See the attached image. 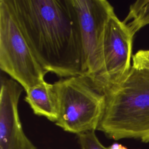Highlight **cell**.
<instances>
[{
    "mask_svg": "<svg viewBox=\"0 0 149 149\" xmlns=\"http://www.w3.org/2000/svg\"><path fill=\"white\" fill-rule=\"evenodd\" d=\"M108 149H128L126 147L118 143H115L109 146Z\"/></svg>",
    "mask_w": 149,
    "mask_h": 149,
    "instance_id": "cell-12",
    "label": "cell"
},
{
    "mask_svg": "<svg viewBox=\"0 0 149 149\" xmlns=\"http://www.w3.org/2000/svg\"><path fill=\"white\" fill-rule=\"evenodd\" d=\"M53 84L58 104L55 125L77 135L96 130L105 109V92L86 75L61 78Z\"/></svg>",
    "mask_w": 149,
    "mask_h": 149,
    "instance_id": "cell-3",
    "label": "cell"
},
{
    "mask_svg": "<svg viewBox=\"0 0 149 149\" xmlns=\"http://www.w3.org/2000/svg\"><path fill=\"white\" fill-rule=\"evenodd\" d=\"M133 37L113 10L105 29L103 68L94 81L106 95L123 80L130 70Z\"/></svg>",
    "mask_w": 149,
    "mask_h": 149,
    "instance_id": "cell-6",
    "label": "cell"
},
{
    "mask_svg": "<svg viewBox=\"0 0 149 149\" xmlns=\"http://www.w3.org/2000/svg\"><path fill=\"white\" fill-rule=\"evenodd\" d=\"M24 101L33 113L55 123L58 118V98L54 84L45 81L26 91Z\"/></svg>",
    "mask_w": 149,
    "mask_h": 149,
    "instance_id": "cell-8",
    "label": "cell"
},
{
    "mask_svg": "<svg viewBox=\"0 0 149 149\" xmlns=\"http://www.w3.org/2000/svg\"><path fill=\"white\" fill-rule=\"evenodd\" d=\"M72 1L77 12L80 29L83 75L95 81L103 68L105 29L114 8L106 0Z\"/></svg>",
    "mask_w": 149,
    "mask_h": 149,
    "instance_id": "cell-5",
    "label": "cell"
},
{
    "mask_svg": "<svg viewBox=\"0 0 149 149\" xmlns=\"http://www.w3.org/2000/svg\"><path fill=\"white\" fill-rule=\"evenodd\" d=\"M132 66L149 69V49H140L133 55Z\"/></svg>",
    "mask_w": 149,
    "mask_h": 149,
    "instance_id": "cell-11",
    "label": "cell"
},
{
    "mask_svg": "<svg viewBox=\"0 0 149 149\" xmlns=\"http://www.w3.org/2000/svg\"><path fill=\"white\" fill-rule=\"evenodd\" d=\"M123 22L133 36L141 28L149 24V0H138L131 4Z\"/></svg>",
    "mask_w": 149,
    "mask_h": 149,
    "instance_id": "cell-9",
    "label": "cell"
},
{
    "mask_svg": "<svg viewBox=\"0 0 149 149\" xmlns=\"http://www.w3.org/2000/svg\"><path fill=\"white\" fill-rule=\"evenodd\" d=\"M24 88L11 78L1 77L0 91V149H38L25 134L18 104Z\"/></svg>",
    "mask_w": 149,
    "mask_h": 149,
    "instance_id": "cell-7",
    "label": "cell"
},
{
    "mask_svg": "<svg viewBox=\"0 0 149 149\" xmlns=\"http://www.w3.org/2000/svg\"><path fill=\"white\" fill-rule=\"evenodd\" d=\"M0 68L25 91L45 81L48 73L34 55L6 0H0Z\"/></svg>",
    "mask_w": 149,
    "mask_h": 149,
    "instance_id": "cell-4",
    "label": "cell"
},
{
    "mask_svg": "<svg viewBox=\"0 0 149 149\" xmlns=\"http://www.w3.org/2000/svg\"><path fill=\"white\" fill-rule=\"evenodd\" d=\"M77 137L81 149H108L101 143L94 130L79 134Z\"/></svg>",
    "mask_w": 149,
    "mask_h": 149,
    "instance_id": "cell-10",
    "label": "cell"
},
{
    "mask_svg": "<svg viewBox=\"0 0 149 149\" xmlns=\"http://www.w3.org/2000/svg\"><path fill=\"white\" fill-rule=\"evenodd\" d=\"M97 130L115 140L149 142V69L132 65L123 80L107 95Z\"/></svg>",
    "mask_w": 149,
    "mask_h": 149,
    "instance_id": "cell-2",
    "label": "cell"
},
{
    "mask_svg": "<svg viewBox=\"0 0 149 149\" xmlns=\"http://www.w3.org/2000/svg\"><path fill=\"white\" fill-rule=\"evenodd\" d=\"M42 68L61 78L83 75V50L72 0H6Z\"/></svg>",
    "mask_w": 149,
    "mask_h": 149,
    "instance_id": "cell-1",
    "label": "cell"
}]
</instances>
